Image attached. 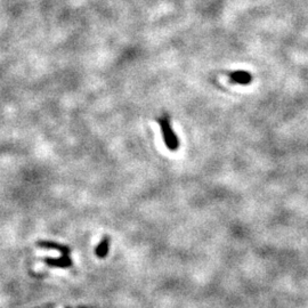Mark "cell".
Listing matches in <instances>:
<instances>
[{"instance_id": "1", "label": "cell", "mask_w": 308, "mask_h": 308, "mask_svg": "<svg viewBox=\"0 0 308 308\" xmlns=\"http://www.w3.org/2000/svg\"><path fill=\"white\" fill-rule=\"evenodd\" d=\"M159 123L161 127V132H162L163 136V141L166 143L167 148L169 149L170 151H176V150L180 148V141H178L177 135L175 134V131L170 126L169 118L167 116L161 117L159 119Z\"/></svg>"}, {"instance_id": "2", "label": "cell", "mask_w": 308, "mask_h": 308, "mask_svg": "<svg viewBox=\"0 0 308 308\" xmlns=\"http://www.w3.org/2000/svg\"><path fill=\"white\" fill-rule=\"evenodd\" d=\"M44 261L51 267L67 268L72 265V260H71V257H70V251L64 252L62 257L57 258V259H54V258H46Z\"/></svg>"}, {"instance_id": "3", "label": "cell", "mask_w": 308, "mask_h": 308, "mask_svg": "<svg viewBox=\"0 0 308 308\" xmlns=\"http://www.w3.org/2000/svg\"><path fill=\"white\" fill-rule=\"evenodd\" d=\"M230 78L233 82L239 85H249L252 81V76L246 71H233Z\"/></svg>"}, {"instance_id": "4", "label": "cell", "mask_w": 308, "mask_h": 308, "mask_svg": "<svg viewBox=\"0 0 308 308\" xmlns=\"http://www.w3.org/2000/svg\"><path fill=\"white\" fill-rule=\"evenodd\" d=\"M110 242L111 241H110L109 236H104V239L98 243L97 248H96L95 250L96 256H97L98 258H105L110 250Z\"/></svg>"}]
</instances>
